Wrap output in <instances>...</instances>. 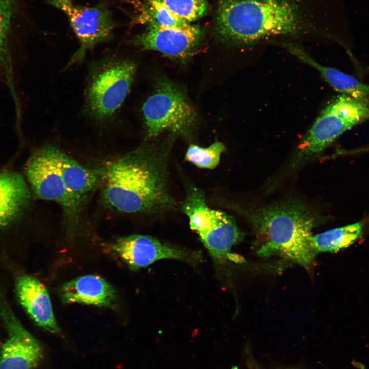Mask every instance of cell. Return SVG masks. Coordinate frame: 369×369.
Listing matches in <instances>:
<instances>
[{
    "label": "cell",
    "mask_w": 369,
    "mask_h": 369,
    "mask_svg": "<svg viewBox=\"0 0 369 369\" xmlns=\"http://www.w3.org/2000/svg\"><path fill=\"white\" fill-rule=\"evenodd\" d=\"M364 223L362 221L331 229L311 236L310 243L315 255L334 252L348 247L361 237Z\"/></svg>",
    "instance_id": "ac0fdd59"
},
{
    "label": "cell",
    "mask_w": 369,
    "mask_h": 369,
    "mask_svg": "<svg viewBox=\"0 0 369 369\" xmlns=\"http://www.w3.org/2000/svg\"><path fill=\"white\" fill-rule=\"evenodd\" d=\"M142 113L147 136H157L166 130L188 135L196 121L194 109L183 93L168 80L158 82L156 90L145 101Z\"/></svg>",
    "instance_id": "52a82bcc"
},
{
    "label": "cell",
    "mask_w": 369,
    "mask_h": 369,
    "mask_svg": "<svg viewBox=\"0 0 369 369\" xmlns=\"http://www.w3.org/2000/svg\"><path fill=\"white\" fill-rule=\"evenodd\" d=\"M225 146L216 141L208 147L191 144L185 154V160L199 168L213 169L218 165Z\"/></svg>",
    "instance_id": "44dd1931"
},
{
    "label": "cell",
    "mask_w": 369,
    "mask_h": 369,
    "mask_svg": "<svg viewBox=\"0 0 369 369\" xmlns=\"http://www.w3.org/2000/svg\"><path fill=\"white\" fill-rule=\"evenodd\" d=\"M215 25L223 40L247 45L295 34L300 24L293 0H219Z\"/></svg>",
    "instance_id": "3957f363"
},
{
    "label": "cell",
    "mask_w": 369,
    "mask_h": 369,
    "mask_svg": "<svg viewBox=\"0 0 369 369\" xmlns=\"http://www.w3.org/2000/svg\"><path fill=\"white\" fill-rule=\"evenodd\" d=\"M30 199V191L20 175L15 172L1 173L0 227L15 218Z\"/></svg>",
    "instance_id": "2e32d148"
},
{
    "label": "cell",
    "mask_w": 369,
    "mask_h": 369,
    "mask_svg": "<svg viewBox=\"0 0 369 369\" xmlns=\"http://www.w3.org/2000/svg\"><path fill=\"white\" fill-rule=\"evenodd\" d=\"M2 313L8 337L0 347V369H35L44 356L42 345L9 311Z\"/></svg>",
    "instance_id": "8fae6325"
},
{
    "label": "cell",
    "mask_w": 369,
    "mask_h": 369,
    "mask_svg": "<svg viewBox=\"0 0 369 369\" xmlns=\"http://www.w3.org/2000/svg\"><path fill=\"white\" fill-rule=\"evenodd\" d=\"M19 301L33 321L51 333H61L55 318L49 293L44 285L36 278L20 276L16 282Z\"/></svg>",
    "instance_id": "4fadbf2b"
},
{
    "label": "cell",
    "mask_w": 369,
    "mask_h": 369,
    "mask_svg": "<svg viewBox=\"0 0 369 369\" xmlns=\"http://www.w3.org/2000/svg\"><path fill=\"white\" fill-rule=\"evenodd\" d=\"M247 358V364L249 367V369H261L259 366L258 365V364L255 362V361L254 360L253 358H252V356H250V355H249L248 356ZM286 369H298V368H286Z\"/></svg>",
    "instance_id": "603a6c76"
},
{
    "label": "cell",
    "mask_w": 369,
    "mask_h": 369,
    "mask_svg": "<svg viewBox=\"0 0 369 369\" xmlns=\"http://www.w3.org/2000/svg\"><path fill=\"white\" fill-rule=\"evenodd\" d=\"M55 147L47 146L35 152L26 165V174L37 196L57 203L63 209L66 220L70 224H75L80 213L65 187L57 166Z\"/></svg>",
    "instance_id": "9c48e42d"
},
{
    "label": "cell",
    "mask_w": 369,
    "mask_h": 369,
    "mask_svg": "<svg viewBox=\"0 0 369 369\" xmlns=\"http://www.w3.org/2000/svg\"><path fill=\"white\" fill-rule=\"evenodd\" d=\"M182 210L188 216L191 229L195 231L213 260L225 263L233 259V246L242 234L234 218L225 213L210 208L204 193L196 188L189 190Z\"/></svg>",
    "instance_id": "8992f818"
},
{
    "label": "cell",
    "mask_w": 369,
    "mask_h": 369,
    "mask_svg": "<svg viewBox=\"0 0 369 369\" xmlns=\"http://www.w3.org/2000/svg\"><path fill=\"white\" fill-rule=\"evenodd\" d=\"M167 155L143 147L107 165L102 196L111 208L126 213H160L176 205L167 184Z\"/></svg>",
    "instance_id": "6da1fadb"
},
{
    "label": "cell",
    "mask_w": 369,
    "mask_h": 369,
    "mask_svg": "<svg viewBox=\"0 0 369 369\" xmlns=\"http://www.w3.org/2000/svg\"><path fill=\"white\" fill-rule=\"evenodd\" d=\"M287 48L290 53L317 69L329 85L340 94L357 99L369 97V85L338 69L321 65L298 46L290 44Z\"/></svg>",
    "instance_id": "e0dca14e"
},
{
    "label": "cell",
    "mask_w": 369,
    "mask_h": 369,
    "mask_svg": "<svg viewBox=\"0 0 369 369\" xmlns=\"http://www.w3.org/2000/svg\"><path fill=\"white\" fill-rule=\"evenodd\" d=\"M136 22L148 26L162 27H181L190 24L175 15L163 4L154 0H145Z\"/></svg>",
    "instance_id": "ffe728a7"
},
{
    "label": "cell",
    "mask_w": 369,
    "mask_h": 369,
    "mask_svg": "<svg viewBox=\"0 0 369 369\" xmlns=\"http://www.w3.org/2000/svg\"><path fill=\"white\" fill-rule=\"evenodd\" d=\"M202 37L199 26L189 24L181 27L148 26L136 37L142 49L154 50L172 57H184L198 45Z\"/></svg>",
    "instance_id": "7c38bea8"
},
{
    "label": "cell",
    "mask_w": 369,
    "mask_h": 369,
    "mask_svg": "<svg viewBox=\"0 0 369 369\" xmlns=\"http://www.w3.org/2000/svg\"><path fill=\"white\" fill-rule=\"evenodd\" d=\"M368 119L369 97L357 99L338 95L326 106L299 142L295 163L316 158L343 133Z\"/></svg>",
    "instance_id": "5b68a950"
},
{
    "label": "cell",
    "mask_w": 369,
    "mask_h": 369,
    "mask_svg": "<svg viewBox=\"0 0 369 369\" xmlns=\"http://www.w3.org/2000/svg\"><path fill=\"white\" fill-rule=\"evenodd\" d=\"M57 166L66 190L76 208L80 213L90 194L98 182L97 175L55 147Z\"/></svg>",
    "instance_id": "9a60e30c"
},
{
    "label": "cell",
    "mask_w": 369,
    "mask_h": 369,
    "mask_svg": "<svg viewBox=\"0 0 369 369\" xmlns=\"http://www.w3.org/2000/svg\"><path fill=\"white\" fill-rule=\"evenodd\" d=\"M58 292L65 304L112 307L117 299L114 288L103 278L92 274L80 276L65 282Z\"/></svg>",
    "instance_id": "5bb4252c"
},
{
    "label": "cell",
    "mask_w": 369,
    "mask_h": 369,
    "mask_svg": "<svg viewBox=\"0 0 369 369\" xmlns=\"http://www.w3.org/2000/svg\"><path fill=\"white\" fill-rule=\"evenodd\" d=\"M136 65L115 55L91 66L85 93L86 115L99 122L111 121L124 103L134 81Z\"/></svg>",
    "instance_id": "277c9868"
},
{
    "label": "cell",
    "mask_w": 369,
    "mask_h": 369,
    "mask_svg": "<svg viewBox=\"0 0 369 369\" xmlns=\"http://www.w3.org/2000/svg\"><path fill=\"white\" fill-rule=\"evenodd\" d=\"M46 2L65 14L79 42V47L69 65L81 61L88 51L114 37L116 24L106 2L102 1L92 6L76 5L73 0H46Z\"/></svg>",
    "instance_id": "ba28073f"
},
{
    "label": "cell",
    "mask_w": 369,
    "mask_h": 369,
    "mask_svg": "<svg viewBox=\"0 0 369 369\" xmlns=\"http://www.w3.org/2000/svg\"><path fill=\"white\" fill-rule=\"evenodd\" d=\"M20 0H0V60L7 72L10 71L9 44L23 12Z\"/></svg>",
    "instance_id": "d6986e66"
},
{
    "label": "cell",
    "mask_w": 369,
    "mask_h": 369,
    "mask_svg": "<svg viewBox=\"0 0 369 369\" xmlns=\"http://www.w3.org/2000/svg\"><path fill=\"white\" fill-rule=\"evenodd\" d=\"M109 247L133 271L147 267L161 259H175L194 263L200 258L197 253L141 234L119 237Z\"/></svg>",
    "instance_id": "30bf717a"
},
{
    "label": "cell",
    "mask_w": 369,
    "mask_h": 369,
    "mask_svg": "<svg viewBox=\"0 0 369 369\" xmlns=\"http://www.w3.org/2000/svg\"><path fill=\"white\" fill-rule=\"evenodd\" d=\"M244 213L261 242L258 256L279 255L309 269L316 255L312 250V230L327 217L317 215L300 202L272 204Z\"/></svg>",
    "instance_id": "7a4b0ae2"
},
{
    "label": "cell",
    "mask_w": 369,
    "mask_h": 369,
    "mask_svg": "<svg viewBox=\"0 0 369 369\" xmlns=\"http://www.w3.org/2000/svg\"><path fill=\"white\" fill-rule=\"evenodd\" d=\"M189 23L206 15L209 11L206 0H154Z\"/></svg>",
    "instance_id": "7402d4cb"
},
{
    "label": "cell",
    "mask_w": 369,
    "mask_h": 369,
    "mask_svg": "<svg viewBox=\"0 0 369 369\" xmlns=\"http://www.w3.org/2000/svg\"><path fill=\"white\" fill-rule=\"evenodd\" d=\"M133 1L138 2V0H133Z\"/></svg>",
    "instance_id": "cb8c5ba5"
}]
</instances>
